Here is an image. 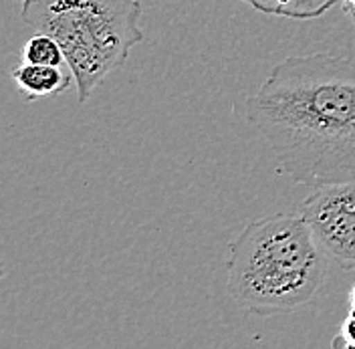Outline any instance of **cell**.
<instances>
[{"label":"cell","mask_w":355,"mask_h":349,"mask_svg":"<svg viewBox=\"0 0 355 349\" xmlns=\"http://www.w3.org/2000/svg\"><path fill=\"white\" fill-rule=\"evenodd\" d=\"M246 119L295 184L355 182L352 59L331 53L283 59L246 99Z\"/></svg>","instance_id":"1"},{"label":"cell","mask_w":355,"mask_h":349,"mask_svg":"<svg viewBox=\"0 0 355 349\" xmlns=\"http://www.w3.org/2000/svg\"><path fill=\"white\" fill-rule=\"evenodd\" d=\"M325 255L301 216L252 220L230 242L226 289L246 313L275 317L301 311L325 281Z\"/></svg>","instance_id":"2"},{"label":"cell","mask_w":355,"mask_h":349,"mask_svg":"<svg viewBox=\"0 0 355 349\" xmlns=\"http://www.w3.org/2000/svg\"><path fill=\"white\" fill-rule=\"evenodd\" d=\"M141 12L139 0H28L21 19L61 43L77 101L85 103L144 41Z\"/></svg>","instance_id":"3"},{"label":"cell","mask_w":355,"mask_h":349,"mask_svg":"<svg viewBox=\"0 0 355 349\" xmlns=\"http://www.w3.org/2000/svg\"><path fill=\"white\" fill-rule=\"evenodd\" d=\"M313 239L327 261L355 269V182L319 186L299 206Z\"/></svg>","instance_id":"4"},{"label":"cell","mask_w":355,"mask_h":349,"mask_svg":"<svg viewBox=\"0 0 355 349\" xmlns=\"http://www.w3.org/2000/svg\"><path fill=\"white\" fill-rule=\"evenodd\" d=\"M73 73H65L63 67L37 65L22 63L12 69V81L26 101H35L41 97H55L71 85Z\"/></svg>","instance_id":"5"},{"label":"cell","mask_w":355,"mask_h":349,"mask_svg":"<svg viewBox=\"0 0 355 349\" xmlns=\"http://www.w3.org/2000/svg\"><path fill=\"white\" fill-rule=\"evenodd\" d=\"M254 10L293 21H313L323 17L339 0H243Z\"/></svg>","instance_id":"6"},{"label":"cell","mask_w":355,"mask_h":349,"mask_svg":"<svg viewBox=\"0 0 355 349\" xmlns=\"http://www.w3.org/2000/svg\"><path fill=\"white\" fill-rule=\"evenodd\" d=\"M22 57L26 63H37V65L63 67L67 63L61 43L46 33H37L35 37H31L22 49Z\"/></svg>","instance_id":"7"},{"label":"cell","mask_w":355,"mask_h":349,"mask_svg":"<svg viewBox=\"0 0 355 349\" xmlns=\"http://www.w3.org/2000/svg\"><path fill=\"white\" fill-rule=\"evenodd\" d=\"M331 346L341 349H355V309H352V307H349V313L339 327V333L331 341Z\"/></svg>","instance_id":"8"},{"label":"cell","mask_w":355,"mask_h":349,"mask_svg":"<svg viewBox=\"0 0 355 349\" xmlns=\"http://www.w3.org/2000/svg\"><path fill=\"white\" fill-rule=\"evenodd\" d=\"M339 2H341V10H343L345 19L349 21L355 33V0H339Z\"/></svg>","instance_id":"9"},{"label":"cell","mask_w":355,"mask_h":349,"mask_svg":"<svg viewBox=\"0 0 355 349\" xmlns=\"http://www.w3.org/2000/svg\"><path fill=\"white\" fill-rule=\"evenodd\" d=\"M349 307L355 309V284L352 287V293H349Z\"/></svg>","instance_id":"10"},{"label":"cell","mask_w":355,"mask_h":349,"mask_svg":"<svg viewBox=\"0 0 355 349\" xmlns=\"http://www.w3.org/2000/svg\"><path fill=\"white\" fill-rule=\"evenodd\" d=\"M22 2H28V0H22Z\"/></svg>","instance_id":"11"}]
</instances>
